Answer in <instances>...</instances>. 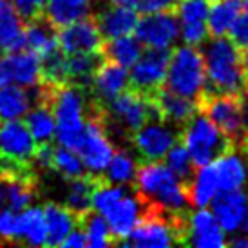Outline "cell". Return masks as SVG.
Wrapping results in <instances>:
<instances>
[{
    "label": "cell",
    "instance_id": "obj_1",
    "mask_svg": "<svg viewBox=\"0 0 248 248\" xmlns=\"http://www.w3.org/2000/svg\"><path fill=\"white\" fill-rule=\"evenodd\" d=\"M134 185L136 194L149 205L179 216H186L188 208L192 207L188 183L179 178L167 163L147 161L140 165Z\"/></svg>",
    "mask_w": 248,
    "mask_h": 248
},
{
    "label": "cell",
    "instance_id": "obj_2",
    "mask_svg": "<svg viewBox=\"0 0 248 248\" xmlns=\"http://www.w3.org/2000/svg\"><path fill=\"white\" fill-rule=\"evenodd\" d=\"M207 65V93L241 94L247 87L243 51L230 36H210L203 47Z\"/></svg>",
    "mask_w": 248,
    "mask_h": 248
},
{
    "label": "cell",
    "instance_id": "obj_3",
    "mask_svg": "<svg viewBox=\"0 0 248 248\" xmlns=\"http://www.w3.org/2000/svg\"><path fill=\"white\" fill-rule=\"evenodd\" d=\"M85 91L75 83H53L51 107L56 118V141L63 147L78 151L82 143L87 116L94 98L87 100Z\"/></svg>",
    "mask_w": 248,
    "mask_h": 248
},
{
    "label": "cell",
    "instance_id": "obj_4",
    "mask_svg": "<svg viewBox=\"0 0 248 248\" xmlns=\"http://www.w3.org/2000/svg\"><path fill=\"white\" fill-rule=\"evenodd\" d=\"M105 129L114 140H131L132 134L147 122L159 118V112L151 96L136 89H125L109 104L102 105Z\"/></svg>",
    "mask_w": 248,
    "mask_h": 248
},
{
    "label": "cell",
    "instance_id": "obj_5",
    "mask_svg": "<svg viewBox=\"0 0 248 248\" xmlns=\"http://www.w3.org/2000/svg\"><path fill=\"white\" fill-rule=\"evenodd\" d=\"M167 89L200 102L207 93V65L203 51L183 44L172 51L165 80Z\"/></svg>",
    "mask_w": 248,
    "mask_h": 248
},
{
    "label": "cell",
    "instance_id": "obj_6",
    "mask_svg": "<svg viewBox=\"0 0 248 248\" xmlns=\"http://www.w3.org/2000/svg\"><path fill=\"white\" fill-rule=\"evenodd\" d=\"M181 143L188 149L196 167L212 163L214 159L234 147V141L201 110L183 125Z\"/></svg>",
    "mask_w": 248,
    "mask_h": 248
},
{
    "label": "cell",
    "instance_id": "obj_7",
    "mask_svg": "<svg viewBox=\"0 0 248 248\" xmlns=\"http://www.w3.org/2000/svg\"><path fill=\"white\" fill-rule=\"evenodd\" d=\"M78 152L82 156L87 172L96 176V178L104 176L110 159L116 152L112 138L105 129L104 116H102V104H98L96 100L91 105L85 132H83L82 143L78 147Z\"/></svg>",
    "mask_w": 248,
    "mask_h": 248
},
{
    "label": "cell",
    "instance_id": "obj_8",
    "mask_svg": "<svg viewBox=\"0 0 248 248\" xmlns=\"http://www.w3.org/2000/svg\"><path fill=\"white\" fill-rule=\"evenodd\" d=\"M200 110L205 112L232 141H245L241 94H210L200 100Z\"/></svg>",
    "mask_w": 248,
    "mask_h": 248
},
{
    "label": "cell",
    "instance_id": "obj_9",
    "mask_svg": "<svg viewBox=\"0 0 248 248\" xmlns=\"http://www.w3.org/2000/svg\"><path fill=\"white\" fill-rule=\"evenodd\" d=\"M170 49L147 47L141 53L138 62L131 67V87L140 91L145 96H152L156 91L165 85L169 62H170Z\"/></svg>",
    "mask_w": 248,
    "mask_h": 248
},
{
    "label": "cell",
    "instance_id": "obj_10",
    "mask_svg": "<svg viewBox=\"0 0 248 248\" xmlns=\"http://www.w3.org/2000/svg\"><path fill=\"white\" fill-rule=\"evenodd\" d=\"M174 127L176 125L156 118L147 122L143 127H140L132 134L131 141L145 161H161L181 138Z\"/></svg>",
    "mask_w": 248,
    "mask_h": 248
},
{
    "label": "cell",
    "instance_id": "obj_11",
    "mask_svg": "<svg viewBox=\"0 0 248 248\" xmlns=\"http://www.w3.org/2000/svg\"><path fill=\"white\" fill-rule=\"evenodd\" d=\"M134 35L141 40L145 47L170 49V46H174L181 36V24L176 9L147 13L143 18H140Z\"/></svg>",
    "mask_w": 248,
    "mask_h": 248
},
{
    "label": "cell",
    "instance_id": "obj_12",
    "mask_svg": "<svg viewBox=\"0 0 248 248\" xmlns=\"http://www.w3.org/2000/svg\"><path fill=\"white\" fill-rule=\"evenodd\" d=\"M42 82V58L29 49L9 51L0 56V87L22 85L35 87Z\"/></svg>",
    "mask_w": 248,
    "mask_h": 248
},
{
    "label": "cell",
    "instance_id": "obj_13",
    "mask_svg": "<svg viewBox=\"0 0 248 248\" xmlns=\"http://www.w3.org/2000/svg\"><path fill=\"white\" fill-rule=\"evenodd\" d=\"M36 140L20 120H6L0 124V156L16 163L31 165L36 154Z\"/></svg>",
    "mask_w": 248,
    "mask_h": 248
},
{
    "label": "cell",
    "instance_id": "obj_14",
    "mask_svg": "<svg viewBox=\"0 0 248 248\" xmlns=\"http://www.w3.org/2000/svg\"><path fill=\"white\" fill-rule=\"evenodd\" d=\"M185 245L198 248H223L228 247L227 232L219 225L212 210L196 208L186 216L185 225Z\"/></svg>",
    "mask_w": 248,
    "mask_h": 248
},
{
    "label": "cell",
    "instance_id": "obj_15",
    "mask_svg": "<svg viewBox=\"0 0 248 248\" xmlns=\"http://www.w3.org/2000/svg\"><path fill=\"white\" fill-rule=\"evenodd\" d=\"M58 42L65 55L102 53L104 49V35L100 31L96 18L91 16L58 29Z\"/></svg>",
    "mask_w": 248,
    "mask_h": 248
},
{
    "label": "cell",
    "instance_id": "obj_16",
    "mask_svg": "<svg viewBox=\"0 0 248 248\" xmlns=\"http://www.w3.org/2000/svg\"><path fill=\"white\" fill-rule=\"evenodd\" d=\"M145 210H147V203H145L138 194H125L122 200L118 201L109 212L104 214L107 223L110 227L112 237H114V245L127 239L134 227L138 225L141 217H143Z\"/></svg>",
    "mask_w": 248,
    "mask_h": 248
},
{
    "label": "cell",
    "instance_id": "obj_17",
    "mask_svg": "<svg viewBox=\"0 0 248 248\" xmlns=\"http://www.w3.org/2000/svg\"><path fill=\"white\" fill-rule=\"evenodd\" d=\"M212 212L227 234H237L248 216V194L243 188L221 190L212 201Z\"/></svg>",
    "mask_w": 248,
    "mask_h": 248
},
{
    "label": "cell",
    "instance_id": "obj_18",
    "mask_svg": "<svg viewBox=\"0 0 248 248\" xmlns=\"http://www.w3.org/2000/svg\"><path fill=\"white\" fill-rule=\"evenodd\" d=\"M129 85H131V75L127 73V67L110 60H104L93 78L91 93L98 104L105 105L110 100H114L118 94H122Z\"/></svg>",
    "mask_w": 248,
    "mask_h": 248
},
{
    "label": "cell",
    "instance_id": "obj_19",
    "mask_svg": "<svg viewBox=\"0 0 248 248\" xmlns=\"http://www.w3.org/2000/svg\"><path fill=\"white\" fill-rule=\"evenodd\" d=\"M151 98L158 109L159 118L176 127H183L200 110V102H196L192 98L181 96L178 93L167 89L165 85L159 91H156Z\"/></svg>",
    "mask_w": 248,
    "mask_h": 248
},
{
    "label": "cell",
    "instance_id": "obj_20",
    "mask_svg": "<svg viewBox=\"0 0 248 248\" xmlns=\"http://www.w3.org/2000/svg\"><path fill=\"white\" fill-rule=\"evenodd\" d=\"M0 49H26V20L15 7L13 0H0Z\"/></svg>",
    "mask_w": 248,
    "mask_h": 248
},
{
    "label": "cell",
    "instance_id": "obj_21",
    "mask_svg": "<svg viewBox=\"0 0 248 248\" xmlns=\"http://www.w3.org/2000/svg\"><path fill=\"white\" fill-rule=\"evenodd\" d=\"M96 22L105 38H116V36L132 35L136 31L140 18L136 9L112 4L96 15Z\"/></svg>",
    "mask_w": 248,
    "mask_h": 248
},
{
    "label": "cell",
    "instance_id": "obj_22",
    "mask_svg": "<svg viewBox=\"0 0 248 248\" xmlns=\"http://www.w3.org/2000/svg\"><path fill=\"white\" fill-rule=\"evenodd\" d=\"M26 49L36 53L40 58L60 49L58 28H55L44 15H38L28 20L26 22Z\"/></svg>",
    "mask_w": 248,
    "mask_h": 248
},
{
    "label": "cell",
    "instance_id": "obj_23",
    "mask_svg": "<svg viewBox=\"0 0 248 248\" xmlns=\"http://www.w3.org/2000/svg\"><path fill=\"white\" fill-rule=\"evenodd\" d=\"M46 225H47V245L49 247H62L67 235L80 227V217L65 205L47 203L44 207Z\"/></svg>",
    "mask_w": 248,
    "mask_h": 248
},
{
    "label": "cell",
    "instance_id": "obj_24",
    "mask_svg": "<svg viewBox=\"0 0 248 248\" xmlns=\"http://www.w3.org/2000/svg\"><path fill=\"white\" fill-rule=\"evenodd\" d=\"M216 176H217V183H219L221 190H237L243 188L248 179V169L245 165V159L230 149L225 154H221L219 158L212 161Z\"/></svg>",
    "mask_w": 248,
    "mask_h": 248
},
{
    "label": "cell",
    "instance_id": "obj_25",
    "mask_svg": "<svg viewBox=\"0 0 248 248\" xmlns=\"http://www.w3.org/2000/svg\"><path fill=\"white\" fill-rule=\"evenodd\" d=\"M91 11H93V0H47L42 15L55 28L60 29L73 22L91 16Z\"/></svg>",
    "mask_w": 248,
    "mask_h": 248
},
{
    "label": "cell",
    "instance_id": "obj_26",
    "mask_svg": "<svg viewBox=\"0 0 248 248\" xmlns=\"http://www.w3.org/2000/svg\"><path fill=\"white\" fill-rule=\"evenodd\" d=\"M188 192L192 207L205 208L212 205L214 198L219 194V183L212 163L196 167V172L188 181Z\"/></svg>",
    "mask_w": 248,
    "mask_h": 248
},
{
    "label": "cell",
    "instance_id": "obj_27",
    "mask_svg": "<svg viewBox=\"0 0 248 248\" xmlns=\"http://www.w3.org/2000/svg\"><path fill=\"white\" fill-rule=\"evenodd\" d=\"M245 11V0H210L208 31L210 36H228L234 22Z\"/></svg>",
    "mask_w": 248,
    "mask_h": 248
},
{
    "label": "cell",
    "instance_id": "obj_28",
    "mask_svg": "<svg viewBox=\"0 0 248 248\" xmlns=\"http://www.w3.org/2000/svg\"><path fill=\"white\" fill-rule=\"evenodd\" d=\"M102 178H96L93 174H83L78 178H73L71 183L67 185V192H65V207L73 210V212L82 219L85 214L93 210V190L96 183Z\"/></svg>",
    "mask_w": 248,
    "mask_h": 248
},
{
    "label": "cell",
    "instance_id": "obj_29",
    "mask_svg": "<svg viewBox=\"0 0 248 248\" xmlns=\"http://www.w3.org/2000/svg\"><path fill=\"white\" fill-rule=\"evenodd\" d=\"M18 241L31 247L47 245V225L44 208L28 207L18 212Z\"/></svg>",
    "mask_w": 248,
    "mask_h": 248
},
{
    "label": "cell",
    "instance_id": "obj_30",
    "mask_svg": "<svg viewBox=\"0 0 248 248\" xmlns=\"http://www.w3.org/2000/svg\"><path fill=\"white\" fill-rule=\"evenodd\" d=\"M104 53H75L67 55V78L69 83L91 91L93 78L98 67L104 63Z\"/></svg>",
    "mask_w": 248,
    "mask_h": 248
},
{
    "label": "cell",
    "instance_id": "obj_31",
    "mask_svg": "<svg viewBox=\"0 0 248 248\" xmlns=\"http://www.w3.org/2000/svg\"><path fill=\"white\" fill-rule=\"evenodd\" d=\"M22 85L0 87V122L18 120L33 107V93Z\"/></svg>",
    "mask_w": 248,
    "mask_h": 248
},
{
    "label": "cell",
    "instance_id": "obj_32",
    "mask_svg": "<svg viewBox=\"0 0 248 248\" xmlns=\"http://www.w3.org/2000/svg\"><path fill=\"white\" fill-rule=\"evenodd\" d=\"M26 125L38 145L51 143L56 136V118L49 102L35 104L26 114Z\"/></svg>",
    "mask_w": 248,
    "mask_h": 248
},
{
    "label": "cell",
    "instance_id": "obj_33",
    "mask_svg": "<svg viewBox=\"0 0 248 248\" xmlns=\"http://www.w3.org/2000/svg\"><path fill=\"white\" fill-rule=\"evenodd\" d=\"M102 53H104L105 60L116 62L125 67H132L143 53V44L138 36H116V38H109V42L104 44Z\"/></svg>",
    "mask_w": 248,
    "mask_h": 248
},
{
    "label": "cell",
    "instance_id": "obj_34",
    "mask_svg": "<svg viewBox=\"0 0 248 248\" xmlns=\"http://www.w3.org/2000/svg\"><path fill=\"white\" fill-rule=\"evenodd\" d=\"M6 183V203L9 208L20 212L31 205L36 194V176L4 179Z\"/></svg>",
    "mask_w": 248,
    "mask_h": 248
},
{
    "label": "cell",
    "instance_id": "obj_35",
    "mask_svg": "<svg viewBox=\"0 0 248 248\" xmlns=\"http://www.w3.org/2000/svg\"><path fill=\"white\" fill-rule=\"evenodd\" d=\"M138 167L140 165L136 163V158L127 149L122 147L120 151L114 152V156H112L109 167L105 170L104 179L109 183H116V185L134 183L136 174H138Z\"/></svg>",
    "mask_w": 248,
    "mask_h": 248
},
{
    "label": "cell",
    "instance_id": "obj_36",
    "mask_svg": "<svg viewBox=\"0 0 248 248\" xmlns=\"http://www.w3.org/2000/svg\"><path fill=\"white\" fill-rule=\"evenodd\" d=\"M80 227L83 228V232L87 235V245L93 248H105L114 245V237L110 232V227L107 219H105L104 214L93 212L85 214L82 219H80Z\"/></svg>",
    "mask_w": 248,
    "mask_h": 248
},
{
    "label": "cell",
    "instance_id": "obj_37",
    "mask_svg": "<svg viewBox=\"0 0 248 248\" xmlns=\"http://www.w3.org/2000/svg\"><path fill=\"white\" fill-rule=\"evenodd\" d=\"M53 170L62 174L63 178L73 179L78 178V176H83V172L87 169L83 165L80 152L62 145V147L53 149Z\"/></svg>",
    "mask_w": 248,
    "mask_h": 248
},
{
    "label": "cell",
    "instance_id": "obj_38",
    "mask_svg": "<svg viewBox=\"0 0 248 248\" xmlns=\"http://www.w3.org/2000/svg\"><path fill=\"white\" fill-rule=\"evenodd\" d=\"M125 194H127V188L124 185L109 183L102 178L93 190V208L100 214H107Z\"/></svg>",
    "mask_w": 248,
    "mask_h": 248
},
{
    "label": "cell",
    "instance_id": "obj_39",
    "mask_svg": "<svg viewBox=\"0 0 248 248\" xmlns=\"http://www.w3.org/2000/svg\"><path fill=\"white\" fill-rule=\"evenodd\" d=\"M167 165L172 169L174 172L178 174L181 179H185L186 183L190 181V178L196 172V165H194V159L190 156V152L183 143H176L169 151V154L165 156Z\"/></svg>",
    "mask_w": 248,
    "mask_h": 248
},
{
    "label": "cell",
    "instance_id": "obj_40",
    "mask_svg": "<svg viewBox=\"0 0 248 248\" xmlns=\"http://www.w3.org/2000/svg\"><path fill=\"white\" fill-rule=\"evenodd\" d=\"M210 0H179L176 6V15L179 24H208Z\"/></svg>",
    "mask_w": 248,
    "mask_h": 248
},
{
    "label": "cell",
    "instance_id": "obj_41",
    "mask_svg": "<svg viewBox=\"0 0 248 248\" xmlns=\"http://www.w3.org/2000/svg\"><path fill=\"white\" fill-rule=\"evenodd\" d=\"M18 241V212L7 207L0 212V245H13Z\"/></svg>",
    "mask_w": 248,
    "mask_h": 248
},
{
    "label": "cell",
    "instance_id": "obj_42",
    "mask_svg": "<svg viewBox=\"0 0 248 248\" xmlns=\"http://www.w3.org/2000/svg\"><path fill=\"white\" fill-rule=\"evenodd\" d=\"M208 38H210V31H208V24H205V22H201V24H181V40H183V44L200 47Z\"/></svg>",
    "mask_w": 248,
    "mask_h": 248
},
{
    "label": "cell",
    "instance_id": "obj_43",
    "mask_svg": "<svg viewBox=\"0 0 248 248\" xmlns=\"http://www.w3.org/2000/svg\"><path fill=\"white\" fill-rule=\"evenodd\" d=\"M228 36L235 42V46L241 49L243 53L248 51V11L247 9H245V11L239 15V18L234 22V26L230 29Z\"/></svg>",
    "mask_w": 248,
    "mask_h": 248
},
{
    "label": "cell",
    "instance_id": "obj_44",
    "mask_svg": "<svg viewBox=\"0 0 248 248\" xmlns=\"http://www.w3.org/2000/svg\"><path fill=\"white\" fill-rule=\"evenodd\" d=\"M13 4L18 9V13L22 15V18L28 22L44 13L47 0H13Z\"/></svg>",
    "mask_w": 248,
    "mask_h": 248
},
{
    "label": "cell",
    "instance_id": "obj_45",
    "mask_svg": "<svg viewBox=\"0 0 248 248\" xmlns=\"http://www.w3.org/2000/svg\"><path fill=\"white\" fill-rule=\"evenodd\" d=\"M179 0H140L138 13H158V11H172Z\"/></svg>",
    "mask_w": 248,
    "mask_h": 248
},
{
    "label": "cell",
    "instance_id": "obj_46",
    "mask_svg": "<svg viewBox=\"0 0 248 248\" xmlns=\"http://www.w3.org/2000/svg\"><path fill=\"white\" fill-rule=\"evenodd\" d=\"M62 247L65 248H83V247H89L87 245V235L83 232V228H75L69 235H67V239L63 241Z\"/></svg>",
    "mask_w": 248,
    "mask_h": 248
},
{
    "label": "cell",
    "instance_id": "obj_47",
    "mask_svg": "<svg viewBox=\"0 0 248 248\" xmlns=\"http://www.w3.org/2000/svg\"><path fill=\"white\" fill-rule=\"evenodd\" d=\"M241 105H243V122H245V141L248 143V85L241 93Z\"/></svg>",
    "mask_w": 248,
    "mask_h": 248
},
{
    "label": "cell",
    "instance_id": "obj_48",
    "mask_svg": "<svg viewBox=\"0 0 248 248\" xmlns=\"http://www.w3.org/2000/svg\"><path fill=\"white\" fill-rule=\"evenodd\" d=\"M228 247H232V248H248V235L241 234V232H237V234H234V237L228 241Z\"/></svg>",
    "mask_w": 248,
    "mask_h": 248
},
{
    "label": "cell",
    "instance_id": "obj_49",
    "mask_svg": "<svg viewBox=\"0 0 248 248\" xmlns=\"http://www.w3.org/2000/svg\"><path fill=\"white\" fill-rule=\"evenodd\" d=\"M6 201V183H4V179L0 178V205Z\"/></svg>",
    "mask_w": 248,
    "mask_h": 248
},
{
    "label": "cell",
    "instance_id": "obj_50",
    "mask_svg": "<svg viewBox=\"0 0 248 248\" xmlns=\"http://www.w3.org/2000/svg\"><path fill=\"white\" fill-rule=\"evenodd\" d=\"M243 67H245V78H247V85H248V51L243 53Z\"/></svg>",
    "mask_w": 248,
    "mask_h": 248
},
{
    "label": "cell",
    "instance_id": "obj_51",
    "mask_svg": "<svg viewBox=\"0 0 248 248\" xmlns=\"http://www.w3.org/2000/svg\"><path fill=\"white\" fill-rule=\"evenodd\" d=\"M239 232H241V234H247L248 235V216H247V219L243 221V225H241V228H239Z\"/></svg>",
    "mask_w": 248,
    "mask_h": 248
},
{
    "label": "cell",
    "instance_id": "obj_52",
    "mask_svg": "<svg viewBox=\"0 0 248 248\" xmlns=\"http://www.w3.org/2000/svg\"><path fill=\"white\" fill-rule=\"evenodd\" d=\"M245 9L248 11V0H245Z\"/></svg>",
    "mask_w": 248,
    "mask_h": 248
},
{
    "label": "cell",
    "instance_id": "obj_53",
    "mask_svg": "<svg viewBox=\"0 0 248 248\" xmlns=\"http://www.w3.org/2000/svg\"><path fill=\"white\" fill-rule=\"evenodd\" d=\"M0 51H2V49H0Z\"/></svg>",
    "mask_w": 248,
    "mask_h": 248
}]
</instances>
